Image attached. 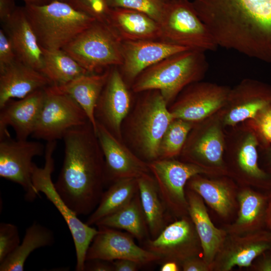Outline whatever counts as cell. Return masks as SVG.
<instances>
[{
	"mask_svg": "<svg viewBox=\"0 0 271 271\" xmlns=\"http://www.w3.org/2000/svg\"><path fill=\"white\" fill-rule=\"evenodd\" d=\"M20 244L19 229L9 223L0 224V263L13 253Z\"/></svg>",
	"mask_w": 271,
	"mask_h": 271,
	"instance_id": "37",
	"label": "cell"
},
{
	"mask_svg": "<svg viewBox=\"0 0 271 271\" xmlns=\"http://www.w3.org/2000/svg\"><path fill=\"white\" fill-rule=\"evenodd\" d=\"M54 242L51 230L37 222L28 227L21 244L0 263L1 271H23L30 254L41 247L49 246Z\"/></svg>",
	"mask_w": 271,
	"mask_h": 271,
	"instance_id": "23",
	"label": "cell"
},
{
	"mask_svg": "<svg viewBox=\"0 0 271 271\" xmlns=\"http://www.w3.org/2000/svg\"><path fill=\"white\" fill-rule=\"evenodd\" d=\"M98 227V232L88 249L86 260L99 259L113 261L127 259L141 265L160 261L158 255L137 245L129 235L114 228Z\"/></svg>",
	"mask_w": 271,
	"mask_h": 271,
	"instance_id": "15",
	"label": "cell"
},
{
	"mask_svg": "<svg viewBox=\"0 0 271 271\" xmlns=\"http://www.w3.org/2000/svg\"><path fill=\"white\" fill-rule=\"evenodd\" d=\"M138 192L136 178L122 179L112 183L103 193L98 205L90 214L86 223L90 226L95 224L103 218L121 209Z\"/></svg>",
	"mask_w": 271,
	"mask_h": 271,
	"instance_id": "26",
	"label": "cell"
},
{
	"mask_svg": "<svg viewBox=\"0 0 271 271\" xmlns=\"http://www.w3.org/2000/svg\"><path fill=\"white\" fill-rule=\"evenodd\" d=\"M95 225L123 229L138 240L146 239L148 237L149 229L139 192L126 205L103 218Z\"/></svg>",
	"mask_w": 271,
	"mask_h": 271,
	"instance_id": "27",
	"label": "cell"
},
{
	"mask_svg": "<svg viewBox=\"0 0 271 271\" xmlns=\"http://www.w3.org/2000/svg\"><path fill=\"white\" fill-rule=\"evenodd\" d=\"M193 122L174 118L161 139L159 159H172L182 152L193 125Z\"/></svg>",
	"mask_w": 271,
	"mask_h": 271,
	"instance_id": "31",
	"label": "cell"
},
{
	"mask_svg": "<svg viewBox=\"0 0 271 271\" xmlns=\"http://www.w3.org/2000/svg\"><path fill=\"white\" fill-rule=\"evenodd\" d=\"M45 97L32 137L48 142L63 139L70 129L89 120L80 105L54 85L45 88Z\"/></svg>",
	"mask_w": 271,
	"mask_h": 271,
	"instance_id": "9",
	"label": "cell"
},
{
	"mask_svg": "<svg viewBox=\"0 0 271 271\" xmlns=\"http://www.w3.org/2000/svg\"><path fill=\"white\" fill-rule=\"evenodd\" d=\"M269 244L265 242L252 243L244 246L232 254L226 261L225 270H229L234 266H248L253 260L267 250Z\"/></svg>",
	"mask_w": 271,
	"mask_h": 271,
	"instance_id": "36",
	"label": "cell"
},
{
	"mask_svg": "<svg viewBox=\"0 0 271 271\" xmlns=\"http://www.w3.org/2000/svg\"><path fill=\"white\" fill-rule=\"evenodd\" d=\"M121 75L129 87L145 70L161 60L189 49L160 40L122 41Z\"/></svg>",
	"mask_w": 271,
	"mask_h": 271,
	"instance_id": "16",
	"label": "cell"
},
{
	"mask_svg": "<svg viewBox=\"0 0 271 271\" xmlns=\"http://www.w3.org/2000/svg\"><path fill=\"white\" fill-rule=\"evenodd\" d=\"M142 207L151 239L157 237L165 227V204L152 174L137 179Z\"/></svg>",
	"mask_w": 271,
	"mask_h": 271,
	"instance_id": "24",
	"label": "cell"
},
{
	"mask_svg": "<svg viewBox=\"0 0 271 271\" xmlns=\"http://www.w3.org/2000/svg\"><path fill=\"white\" fill-rule=\"evenodd\" d=\"M257 145L255 136L249 134L241 145L238 160L240 167L247 174L257 178H262L265 175L258 166Z\"/></svg>",
	"mask_w": 271,
	"mask_h": 271,
	"instance_id": "34",
	"label": "cell"
},
{
	"mask_svg": "<svg viewBox=\"0 0 271 271\" xmlns=\"http://www.w3.org/2000/svg\"><path fill=\"white\" fill-rule=\"evenodd\" d=\"M95 132L104 156L106 184L151 174L148 162L97 122Z\"/></svg>",
	"mask_w": 271,
	"mask_h": 271,
	"instance_id": "11",
	"label": "cell"
},
{
	"mask_svg": "<svg viewBox=\"0 0 271 271\" xmlns=\"http://www.w3.org/2000/svg\"><path fill=\"white\" fill-rule=\"evenodd\" d=\"M129 87L118 67H111L94 112L96 121L120 140L122 121L133 104Z\"/></svg>",
	"mask_w": 271,
	"mask_h": 271,
	"instance_id": "13",
	"label": "cell"
},
{
	"mask_svg": "<svg viewBox=\"0 0 271 271\" xmlns=\"http://www.w3.org/2000/svg\"><path fill=\"white\" fill-rule=\"evenodd\" d=\"M109 8H122L143 13L158 23L167 2L164 0H105Z\"/></svg>",
	"mask_w": 271,
	"mask_h": 271,
	"instance_id": "33",
	"label": "cell"
},
{
	"mask_svg": "<svg viewBox=\"0 0 271 271\" xmlns=\"http://www.w3.org/2000/svg\"><path fill=\"white\" fill-rule=\"evenodd\" d=\"M188 212L199 237L203 254L210 262L218 250L222 240V233L212 223L200 198L190 192L188 195Z\"/></svg>",
	"mask_w": 271,
	"mask_h": 271,
	"instance_id": "25",
	"label": "cell"
},
{
	"mask_svg": "<svg viewBox=\"0 0 271 271\" xmlns=\"http://www.w3.org/2000/svg\"><path fill=\"white\" fill-rule=\"evenodd\" d=\"M67 2L96 21L105 23L109 8L105 0H67Z\"/></svg>",
	"mask_w": 271,
	"mask_h": 271,
	"instance_id": "38",
	"label": "cell"
},
{
	"mask_svg": "<svg viewBox=\"0 0 271 271\" xmlns=\"http://www.w3.org/2000/svg\"><path fill=\"white\" fill-rule=\"evenodd\" d=\"M112 263L115 271H136L141 266L138 262L127 259L115 260Z\"/></svg>",
	"mask_w": 271,
	"mask_h": 271,
	"instance_id": "42",
	"label": "cell"
},
{
	"mask_svg": "<svg viewBox=\"0 0 271 271\" xmlns=\"http://www.w3.org/2000/svg\"><path fill=\"white\" fill-rule=\"evenodd\" d=\"M139 93L122 121L121 140L136 155L149 163L159 159L161 139L174 118L159 90Z\"/></svg>",
	"mask_w": 271,
	"mask_h": 271,
	"instance_id": "3",
	"label": "cell"
},
{
	"mask_svg": "<svg viewBox=\"0 0 271 271\" xmlns=\"http://www.w3.org/2000/svg\"><path fill=\"white\" fill-rule=\"evenodd\" d=\"M63 140L64 158L55 188L77 215L90 214L106 185L104 158L96 132L88 121L69 129Z\"/></svg>",
	"mask_w": 271,
	"mask_h": 271,
	"instance_id": "2",
	"label": "cell"
},
{
	"mask_svg": "<svg viewBox=\"0 0 271 271\" xmlns=\"http://www.w3.org/2000/svg\"><path fill=\"white\" fill-rule=\"evenodd\" d=\"M196 176L190 179L191 189L200 195L219 214H227L231 205L228 188L221 183L196 178Z\"/></svg>",
	"mask_w": 271,
	"mask_h": 271,
	"instance_id": "30",
	"label": "cell"
},
{
	"mask_svg": "<svg viewBox=\"0 0 271 271\" xmlns=\"http://www.w3.org/2000/svg\"><path fill=\"white\" fill-rule=\"evenodd\" d=\"M218 47L271 63V0H193Z\"/></svg>",
	"mask_w": 271,
	"mask_h": 271,
	"instance_id": "1",
	"label": "cell"
},
{
	"mask_svg": "<svg viewBox=\"0 0 271 271\" xmlns=\"http://www.w3.org/2000/svg\"><path fill=\"white\" fill-rule=\"evenodd\" d=\"M166 2H169V1H175V0H164Z\"/></svg>",
	"mask_w": 271,
	"mask_h": 271,
	"instance_id": "48",
	"label": "cell"
},
{
	"mask_svg": "<svg viewBox=\"0 0 271 271\" xmlns=\"http://www.w3.org/2000/svg\"><path fill=\"white\" fill-rule=\"evenodd\" d=\"M160 270L161 271H177L179 268L175 262L167 261L164 262Z\"/></svg>",
	"mask_w": 271,
	"mask_h": 271,
	"instance_id": "45",
	"label": "cell"
},
{
	"mask_svg": "<svg viewBox=\"0 0 271 271\" xmlns=\"http://www.w3.org/2000/svg\"><path fill=\"white\" fill-rule=\"evenodd\" d=\"M260 270L264 271H271V258H266L260 265Z\"/></svg>",
	"mask_w": 271,
	"mask_h": 271,
	"instance_id": "46",
	"label": "cell"
},
{
	"mask_svg": "<svg viewBox=\"0 0 271 271\" xmlns=\"http://www.w3.org/2000/svg\"><path fill=\"white\" fill-rule=\"evenodd\" d=\"M15 0H0V19L3 23L12 14L15 9Z\"/></svg>",
	"mask_w": 271,
	"mask_h": 271,
	"instance_id": "44",
	"label": "cell"
},
{
	"mask_svg": "<svg viewBox=\"0 0 271 271\" xmlns=\"http://www.w3.org/2000/svg\"><path fill=\"white\" fill-rule=\"evenodd\" d=\"M271 94L262 87H254L248 100L232 108L225 116L224 121L227 125H233L257 114L269 104Z\"/></svg>",
	"mask_w": 271,
	"mask_h": 271,
	"instance_id": "32",
	"label": "cell"
},
{
	"mask_svg": "<svg viewBox=\"0 0 271 271\" xmlns=\"http://www.w3.org/2000/svg\"><path fill=\"white\" fill-rule=\"evenodd\" d=\"M110 69L104 72L82 75L62 85H55L73 98L83 109L95 131L96 121L94 112L97 102L106 83Z\"/></svg>",
	"mask_w": 271,
	"mask_h": 271,
	"instance_id": "22",
	"label": "cell"
},
{
	"mask_svg": "<svg viewBox=\"0 0 271 271\" xmlns=\"http://www.w3.org/2000/svg\"><path fill=\"white\" fill-rule=\"evenodd\" d=\"M42 49L43 65L41 72L53 85H64L82 75L91 74L62 49Z\"/></svg>",
	"mask_w": 271,
	"mask_h": 271,
	"instance_id": "28",
	"label": "cell"
},
{
	"mask_svg": "<svg viewBox=\"0 0 271 271\" xmlns=\"http://www.w3.org/2000/svg\"><path fill=\"white\" fill-rule=\"evenodd\" d=\"M240 210L237 223L243 224L254 220L263 206V200L259 195L249 191L242 192L239 196Z\"/></svg>",
	"mask_w": 271,
	"mask_h": 271,
	"instance_id": "35",
	"label": "cell"
},
{
	"mask_svg": "<svg viewBox=\"0 0 271 271\" xmlns=\"http://www.w3.org/2000/svg\"><path fill=\"white\" fill-rule=\"evenodd\" d=\"M84 270L89 271H113L112 261L95 259L86 260Z\"/></svg>",
	"mask_w": 271,
	"mask_h": 271,
	"instance_id": "40",
	"label": "cell"
},
{
	"mask_svg": "<svg viewBox=\"0 0 271 271\" xmlns=\"http://www.w3.org/2000/svg\"><path fill=\"white\" fill-rule=\"evenodd\" d=\"M17 60L12 44L3 29L0 30V71Z\"/></svg>",
	"mask_w": 271,
	"mask_h": 271,
	"instance_id": "39",
	"label": "cell"
},
{
	"mask_svg": "<svg viewBox=\"0 0 271 271\" xmlns=\"http://www.w3.org/2000/svg\"><path fill=\"white\" fill-rule=\"evenodd\" d=\"M3 23L17 59L41 72L42 49L24 8H16Z\"/></svg>",
	"mask_w": 271,
	"mask_h": 271,
	"instance_id": "18",
	"label": "cell"
},
{
	"mask_svg": "<svg viewBox=\"0 0 271 271\" xmlns=\"http://www.w3.org/2000/svg\"><path fill=\"white\" fill-rule=\"evenodd\" d=\"M207 63L205 52L189 49L177 53L143 71L131 89L134 93L159 90L169 106L184 88L200 78Z\"/></svg>",
	"mask_w": 271,
	"mask_h": 271,
	"instance_id": "4",
	"label": "cell"
},
{
	"mask_svg": "<svg viewBox=\"0 0 271 271\" xmlns=\"http://www.w3.org/2000/svg\"><path fill=\"white\" fill-rule=\"evenodd\" d=\"M60 1H67V0H60Z\"/></svg>",
	"mask_w": 271,
	"mask_h": 271,
	"instance_id": "49",
	"label": "cell"
},
{
	"mask_svg": "<svg viewBox=\"0 0 271 271\" xmlns=\"http://www.w3.org/2000/svg\"><path fill=\"white\" fill-rule=\"evenodd\" d=\"M148 163L165 207L172 210L188 208L184 186L192 177L204 173L203 168L172 158L158 159Z\"/></svg>",
	"mask_w": 271,
	"mask_h": 271,
	"instance_id": "12",
	"label": "cell"
},
{
	"mask_svg": "<svg viewBox=\"0 0 271 271\" xmlns=\"http://www.w3.org/2000/svg\"><path fill=\"white\" fill-rule=\"evenodd\" d=\"M194 240L191 225L182 219L165 226L154 239L146 241V249L158 255L160 260L172 261L191 257V247Z\"/></svg>",
	"mask_w": 271,
	"mask_h": 271,
	"instance_id": "21",
	"label": "cell"
},
{
	"mask_svg": "<svg viewBox=\"0 0 271 271\" xmlns=\"http://www.w3.org/2000/svg\"><path fill=\"white\" fill-rule=\"evenodd\" d=\"M223 148L221 130L218 126L213 125L201 135L187 141L182 152L188 158L218 165L222 161Z\"/></svg>",
	"mask_w": 271,
	"mask_h": 271,
	"instance_id": "29",
	"label": "cell"
},
{
	"mask_svg": "<svg viewBox=\"0 0 271 271\" xmlns=\"http://www.w3.org/2000/svg\"><path fill=\"white\" fill-rule=\"evenodd\" d=\"M56 147V141L47 142L45 149L44 166L40 168L34 163L32 181L38 192L43 193L46 196L65 221L71 233L75 246L76 256L75 270L84 271L87 251L98 230L81 221L57 192L51 177L54 169L53 154Z\"/></svg>",
	"mask_w": 271,
	"mask_h": 271,
	"instance_id": "8",
	"label": "cell"
},
{
	"mask_svg": "<svg viewBox=\"0 0 271 271\" xmlns=\"http://www.w3.org/2000/svg\"><path fill=\"white\" fill-rule=\"evenodd\" d=\"M159 24L160 40L205 52L218 47L190 0L167 2Z\"/></svg>",
	"mask_w": 271,
	"mask_h": 271,
	"instance_id": "6",
	"label": "cell"
},
{
	"mask_svg": "<svg viewBox=\"0 0 271 271\" xmlns=\"http://www.w3.org/2000/svg\"><path fill=\"white\" fill-rule=\"evenodd\" d=\"M24 1L26 5H39L44 4V0H22Z\"/></svg>",
	"mask_w": 271,
	"mask_h": 271,
	"instance_id": "47",
	"label": "cell"
},
{
	"mask_svg": "<svg viewBox=\"0 0 271 271\" xmlns=\"http://www.w3.org/2000/svg\"><path fill=\"white\" fill-rule=\"evenodd\" d=\"M122 41L103 22L96 21L63 49L89 73L122 63Z\"/></svg>",
	"mask_w": 271,
	"mask_h": 271,
	"instance_id": "7",
	"label": "cell"
},
{
	"mask_svg": "<svg viewBox=\"0 0 271 271\" xmlns=\"http://www.w3.org/2000/svg\"><path fill=\"white\" fill-rule=\"evenodd\" d=\"M45 97V88L26 97L9 100L0 108V140L10 136L8 127L15 130L16 139L27 140L32 135Z\"/></svg>",
	"mask_w": 271,
	"mask_h": 271,
	"instance_id": "17",
	"label": "cell"
},
{
	"mask_svg": "<svg viewBox=\"0 0 271 271\" xmlns=\"http://www.w3.org/2000/svg\"><path fill=\"white\" fill-rule=\"evenodd\" d=\"M44 152V146L38 142L14 140L11 136L0 140V177L20 185L28 201L40 195L32 181V160Z\"/></svg>",
	"mask_w": 271,
	"mask_h": 271,
	"instance_id": "10",
	"label": "cell"
},
{
	"mask_svg": "<svg viewBox=\"0 0 271 271\" xmlns=\"http://www.w3.org/2000/svg\"><path fill=\"white\" fill-rule=\"evenodd\" d=\"M258 125L265 139L271 142V110L262 113L259 119Z\"/></svg>",
	"mask_w": 271,
	"mask_h": 271,
	"instance_id": "41",
	"label": "cell"
},
{
	"mask_svg": "<svg viewBox=\"0 0 271 271\" xmlns=\"http://www.w3.org/2000/svg\"><path fill=\"white\" fill-rule=\"evenodd\" d=\"M105 23L121 41L160 40L159 24L137 11L109 8Z\"/></svg>",
	"mask_w": 271,
	"mask_h": 271,
	"instance_id": "20",
	"label": "cell"
},
{
	"mask_svg": "<svg viewBox=\"0 0 271 271\" xmlns=\"http://www.w3.org/2000/svg\"><path fill=\"white\" fill-rule=\"evenodd\" d=\"M182 267L185 271H202L207 269L203 262L191 257L183 261Z\"/></svg>",
	"mask_w": 271,
	"mask_h": 271,
	"instance_id": "43",
	"label": "cell"
},
{
	"mask_svg": "<svg viewBox=\"0 0 271 271\" xmlns=\"http://www.w3.org/2000/svg\"><path fill=\"white\" fill-rule=\"evenodd\" d=\"M27 17L41 48L62 49L96 20L66 1L25 5Z\"/></svg>",
	"mask_w": 271,
	"mask_h": 271,
	"instance_id": "5",
	"label": "cell"
},
{
	"mask_svg": "<svg viewBox=\"0 0 271 271\" xmlns=\"http://www.w3.org/2000/svg\"><path fill=\"white\" fill-rule=\"evenodd\" d=\"M52 85L42 72L17 59L0 71V108L10 99L23 98Z\"/></svg>",
	"mask_w": 271,
	"mask_h": 271,
	"instance_id": "19",
	"label": "cell"
},
{
	"mask_svg": "<svg viewBox=\"0 0 271 271\" xmlns=\"http://www.w3.org/2000/svg\"><path fill=\"white\" fill-rule=\"evenodd\" d=\"M229 93L225 88L216 85L191 84L181 92L168 108L174 118L198 121L222 106L228 99Z\"/></svg>",
	"mask_w": 271,
	"mask_h": 271,
	"instance_id": "14",
	"label": "cell"
}]
</instances>
